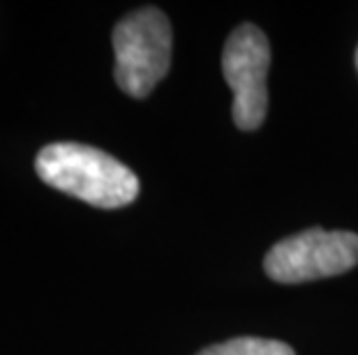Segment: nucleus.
I'll return each instance as SVG.
<instances>
[{"label":"nucleus","mask_w":358,"mask_h":355,"mask_svg":"<svg viewBox=\"0 0 358 355\" xmlns=\"http://www.w3.org/2000/svg\"><path fill=\"white\" fill-rule=\"evenodd\" d=\"M35 171L53 190L113 210L139 196V178L116 157L83 143H51L35 160Z\"/></svg>","instance_id":"1"},{"label":"nucleus","mask_w":358,"mask_h":355,"mask_svg":"<svg viewBox=\"0 0 358 355\" xmlns=\"http://www.w3.org/2000/svg\"><path fill=\"white\" fill-rule=\"evenodd\" d=\"M173 35L169 19L157 7H143L113 28V54H116L118 88L129 97H146L171 65Z\"/></svg>","instance_id":"2"},{"label":"nucleus","mask_w":358,"mask_h":355,"mask_svg":"<svg viewBox=\"0 0 358 355\" xmlns=\"http://www.w3.org/2000/svg\"><path fill=\"white\" fill-rule=\"evenodd\" d=\"M356 263V233L308 229L273 245L264 259V268L273 282L301 284L349 273Z\"/></svg>","instance_id":"3"},{"label":"nucleus","mask_w":358,"mask_h":355,"mask_svg":"<svg viewBox=\"0 0 358 355\" xmlns=\"http://www.w3.org/2000/svg\"><path fill=\"white\" fill-rule=\"evenodd\" d=\"M271 47L262 28L243 24L229 35L222 54V72L234 93V123L241 130H257L268 111Z\"/></svg>","instance_id":"4"},{"label":"nucleus","mask_w":358,"mask_h":355,"mask_svg":"<svg viewBox=\"0 0 358 355\" xmlns=\"http://www.w3.org/2000/svg\"><path fill=\"white\" fill-rule=\"evenodd\" d=\"M196 355H296L292 346L275 339H259V337H236L229 342L215 344L203 349Z\"/></svg>","instance_id":"5"},{"label":"nucleus","mask_w":358,"mask_h":355,"mask_svg":"<svg viewBox=\"0 0 358 355\" xmlns=\"http://www.w3.org/2000/svg\"><path fill=\"white\" fill-rule=\"evenodd\" d=\"M356 67H358V49H356Z\"/></svg>","instance_id":"6"}]
</instances>
